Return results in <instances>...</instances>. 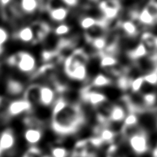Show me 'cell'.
<instances>
[{
	"label": "cell",
	"mask_w": 157,
	"mask_h": 157,
	"mask_svg": "<svg viewBox=\"0 0 157 157\" xmlns=\"http://www.w3.org/2000/svg\"><path fill=\"white\" fill-rule=\"evenodd\" d=\"M144 82V76H140V77H137V78H133L131 86H130V89L132 90V91L133 93L136 94L137 92H139L141 89V87L143 86Z\"/></svg>",
	"instance_id": "30"
},
{
	"label": "cell",
	"mask_w": 157,
	"mask_h": 157,
	"mask_svg": "<svg viewBox=\"0 0 157 157\" xmlns=\"http://www.w3.org/2000/svg\"><path fill=\"white\" fill-rule=\"evenodd\" d=\"M63 4L65 6H68V7H73L77 5L78 3V0H63Z\"/></svg>",
	"instance_id": "36"
},
{
	"label": "cell",
	"mask_w": 157,
	"mask_h": 157,
	"mask_svg": "<svg viewBox=\"0 0 157 157\" xmlns=\"http://www.w3.org/2000/svg\"><path fill=\"white\" fill-rule=\"evenodd\" d=\"M81 96L84 101H86V102L93 106H101L107 101V98L104 94L92 90L91 86L86 87L83 90Z\"/></svg>",
	"instance_id": "8"
},
{
	"label": "cell",
	"mask_w": 157,
	"mask_h": 157,
	"mask_svg": "<svg viewBox=\"0 0 157 157\" xmlns=\"http://www.w3.org/2000/svg\"><path fill=\"white\" fill-rule=\"evenodd\" d=\"M52 157H68V151L63 147L56 146L51 150Z\"/></svg>",
	"instance_id": "29"
},
{
	"label": "cell",
	"mask_w": 157,
	"mask_h": 157,
	"mask_svg": "<svg viewBox=\"0 0 157 157\" xmlns=\"http://www.w3.org/2000/svg\"><path fill=\"white\" fill-rule=\"evenodd\" d=\"M108 157H113V156H108Z\"/></svg>",
	"instance_id": "43"
},
{
	"label": "cell",
	"mask_w": 157,
	"mask_h": 157,
	"mask_svg": "<svg viewBox=\"0 0 157 157\" xmlns=\"http://www.w3.org/2000/svg\"><path fill=\"white\" fill-rule=\"evenodd\" d=\"M22 157H41V150L36 147H31Z\"/></svg>",
	"instance_id": "35"
},
{
	"label": "cell",
	"mask_w": 157,
	"mask_h": 157,
	"mask_svg": "<svg viewBox=\"0 0 157 157\" xmlns=\"http://www.w3.org/2000/svg\"><path fill=\"white\" fill-rule=\"evenodd\" d=\"M2 101H3V98L0 96V105H1V103H2Z\"/></svg>",
	"instance_id": "39"
},
{
	"label": "cell",
	"mask_w": 157,
	"mask_h": 157,
	"mask_svg": "<svg viewBox=\"0 0 157 157\" xmlns=\"http://www.w3.org/2000/svg\"><path fill=\"white\" fill-rule=\"evenodd\" d=\"M101 67L105 69H110L118 65V60L116 57L113 56H101V62H100Z\"/></svg>",
	"instance_id": "22"
},
{
	"label": "cell",
	"mask_w": 157,
	"mask_h": 157,
	"mask_svg": "<svg viewBox=\"0 0 157 157\" xmlns=\"http://www.w3.org/2000/svg\"><path fill=\"white\" fill-rule=\"evenodd\" d=\"M9 39V33L5 28L0 26V54L4 51V45Z\"/></svg>",
	"instance_id": "32"
},
{
	"label": "cell",
	"mask_w": 157,
	"mask_h": 157,
	"mask_svg": "<svg viewBox=\"0 0 157 157\" xmlns=\"http://www.w3.org/2000/svg\"><path fill=\"white\" fill-rule=\"evenodd\" d=\"M97 137L101 139L102 143H113L116 133L109 128H103L99 130V135Z\"/></svg>",
	"instance_id": "21"
},
{
	"label": "cell",
	"mask_w": 157,
	"mask_h": 157,
	"mask_svg": "<svg viewBox=\"0 0 157 157\" xmlns=\"http://www.w3.org/2000/svg\"><path fill=\"white\" fill-rule=\"evenodd\" d=\"M85 123V115L81 107L68 103L58 113L52 114V128L55 133L67 135L75 133Z\"/></svg>",
	"instance_id": "1"
},
{
	"label": "cell",
	"mask_w": 157,
	"mask_h": 157,
	"mask_svg": "<svg viewBox=\"0 0 157 157\" xmlns=\"http://www.w3.org/2000/svg\"><path fill=\"white\" fill-rule=\"evenodd\" d=\"M10 2L11 0H0V4H2V5H4V6H6V5H8Z\"/></svg>",
	"instance_id": "37"
},
{
	"label": "cell",
	"mask_w": 157,
	"mask_h": 157,
	"mask_svg": "<svg viewBox=\"0 0 157 157\" xmlns=\"http://www.w3.org/2000/svg\"><path fill=\"white\" fill-rule=\"evenodd\" d=\"M15 137L14 132L11 129H5L0 134V155L14 146Z\"/></svg>",
	"instance_id": "9"
},
{
	"label": "cell",
	"mask_w": 157,
	"mask_h": 157,
	"mask_svg": "<svg viewBox=\"0 0 157 157\" xmlns=\"http://www.w3.org/2000/svg\"><path fill=\"white\" fill-rule=\"evenodd\" d=\"M117 26L124 34L129 37H134L138 35V28L132 21H120L117 23Z\"/></svg>",
	"instance_id": "15"
},
{
	"label": "cell",
	"mask_w": 157,
	"mask_h": 157,
	"mask_svg": "<svg viewBox=\"0 0 157 157\" xmlns=\"http://www.w3.org/2000/svg\"><path fill=\"white\" fill-rule=\"evenodd\" d=\"M55 102V90L48 86L39 87V103L45 106H51Z\"/></svg>",
	"instance_id": "10"
},
{
	"label": "cell",
	"mask_w": 157,
	"mask_h": 157,
	"mask_svg": "<svg viewBox=\"0 0 157 157\" xmlns=\"http://www.w3.org/2000/svg\"><path fill=\"white\" fill-rule=\"evenodd\" d=\"M126 117V112L122 106L114 105L111 106L109 113V121L113 123H120L124 121Z\"/></svg>",
	"instance_id": "14"
},
{
	"label": "cell",
	"mask_w": 157,
	"mask_h": 157,
	"mask_svg": "<svg viewBox=\"0 0 157 157\" xmlns=\"http://www.w3.org/2000/svg\"><path fill=\"white\" fill-rule=\"evenodd\" d=\"M111 84H112V79L102 74L96 75V77L93 78L92 83H91L92 87H104V86H109Z\"/></svg>",
	"instance_id": "23"
},
{
	"label": "cell",
	"mask_w": 157,
	"mask_h": 157,
	"mask_svg": "<svg viewBox=\"0 0 157 157\" xmlns=\"http://www.w3.org/2000/svg\"><path fill=\"white\" fill-rule=\"evenodd\" d=\"M141 43L146 48L148 53L157 52V36L151 32H144L141 36Z\"/></svg>",
	"instance_id": "12"
},
{
	"label": "cell",
	"mask_w": 157,
	"mask_h": 157,
	"mask_svg": "<svg viewBox=\"0 0 157 157\" xmlns=\"http://www.w3.org/2000/svg\"><path fill=\"white\" fill-rule=\"evenodd\" d=\"M146 55H148V51H147L146 48L141 42L137 46L136 48L128 52V57L131 60H138L140 58L145 57Z\"/></svg>",
	"instance_id": "19"
},
{
	"label": "cell",
	"mask_w": 157,
	"mask_h": 157,
	"mask_svg": "<svg viewBox=\"0 0 157 157\" xmlns=\"http://www.w3.org/2000/svg\"><path fill=\"white\" fill-rule=\"evenodd\" d=\"M91 1H97V0H91Z\"/></svg>",
	"instance_id": "42"
},
{
	"label": "cell",
	"mask_w": 157,
	"mask_h": 157,
	"mask_svg": "<svg viewBox=\"0 0 157 157\" xmlns=\"http://www.w3.org/2000/svg\"><path fill=\"white\" fill-rule=\"evenodd\" d=\"M41 157H52V156H49V155H41Z\"/></svg>",
	"instance_id": "41"
},
{
	"label": "cell",
	"mask_w": 157,
	"mask_h": 157,
	"mask_svg": "<svg viewBox=\"0 0 157 157\" xmlns=\"http://www.w3.org/2000/svg\"><path fill=\"white\" fill-rule=\"evenodd\" d=\"M90 43L92 44L93 48L101 52L106 48V45H107V40H106V37L98 38V39H96V40L91 41Z\"/></svg>",
	"instance_id": "28"
},
{
	"label": "cell",
	"mask_w": 157,
	"mask_h": 157,
	"mask_svg": "<svg viewBox=\"0 0 157 157\" xmlns=\"http://www.w3.org/2000/svg\"><path fill=\"white\" fill-rule=\"evenodd\" d=\"M142 101H143L144 106H146V108H150L154 106V105L156 102V95L155 93H146L141 96Z\"/></svg>",
	"instance_id": "26"
},
{
	"label": "cell",
	"mask_w": 157,
	"mask_h": 157,
	"mask_svg": "<svg viewBox=\"0 0 157 157\" xmlns=\"http://www.w3.org/2000/svg\"><path fill=\"white\" fill-rule=\"evenodd\" d=\"M132 81H133V78L129 77L128 75H124L117 78V85L118 86V88H120L121 90H126L128 88H130Z\"/></svg>",
	"instance_id": "25"
},
{
	"label": "cell",
	"mask_w": 157,
	"mask_h": 157,
	"mask_svg": "<svg viewBox=\"0 0 157 157\" xmlns=\"http://www.w3.org/2000/svg\"><path fill=\"white\" fill-rule=\"evenodd\" d=\"M70 31V27L66 24H60L55 28L54 33L57 36H64Z\"/></svg>",
	"instance_id": "34"
},
{
	"label": "cell",
	"mask_w": 157,
	"mask_h": 157,
	"mask_svg": "<svg viewBox=\"0 0 157 157\" xmlns=\"http://www.w3.org/2000/svg\"><path fill=\"white\" fill-rule=\"evenodd\" d=\"M89 57L83 49H76L64 61V72L74 80L83 81L87 78L86 64Z\"/></svg>",
	"instance_id": "2"
},
{
	"label": "cell",
	"mask_w": 157,
	"mask_h": 157,
	"mask_svg": "<svg viewBox=\"0 0 157 157\" xmlns=\"http://www.w3.org/2000/svg\"><path fill=\"white\" fill-rule=\"evenodd\" d=\"M68 10L66 7H59L49 10V15L52 21L56 22H62L68 17Z\"/></svg>",
	"instance_id": "18"
},
{
	"label": "cell",
	"mask_w": 157,
	"mask_h": 157,
	"mask_svg": "<svg viewBox=\"0 0 157 157\" xmlns=\"http://www.w3.org/2000/svg\"><path fill=\"white\" fill-rule=\"evenodd\" d=\"M148 14L153 19L155 25L157 24V1L156 0H150L145 6L143 8Z\"/></svg>",
	"instance_id": "24"
},
{
	"label": "cell",
	"mask_w": 157,
	"mask_h": 157,
	"mask_svg": "<svg viewBox=\"0 0 157 157\" xmlns=\"http://www.w3.org/2000/svg\"><path fill=\"white\" fill-rule=\"evenodd\" d=\"M107 29H108V21L105 19L97 20L96 24L86 31V39L90 43L96 39L106 37Z\"/></svg>",
	"instance_id": "6"
},
{
	"label": "cell",
	"mask_w": 157,
	"mask_h": 157,
	"mask_svg": "<svg viewBox=\"0 0 157 157\" xmlns=\"http://www.w3.org/2000/svg\"><path fill=\"white\" fill-rule=\"evenodd\" d=\"M138 125V116L133 113H129L126 116L125 119L123 121V127H133Z\"/></svg>",
	"instance_id": "31"
},
{
	"label": "cell",
	"mask_w": 157,
	"mask_h": 157,
	"mask_svg": "<svg viewBox=\"0 0 157 157\" xmlns=\"http://www.w3.org/2000/svg\"><path fill=\"white\" fill-rule=\"evenodd\" d=\"M97 22V19L96 18L90 17V16H86L81 19V21L79 22V25L82 29H84L85 31H87L90 28L94 26Z\"/></svg>",
	"instance_id": "27"
},
{
	"label": "cell",
	"mask_w": 157,
	"mask_h": 157,
	"mask_svg": "<svg viewBox=\"0 0 157 157\" xmlns=\"http://www.w3.org/2000/svg\"><path fill=\"white\" fill-rule=\"evenodd\" d=\"M99 9L104 16L103 19L108 21L118 15L122 10V4L120 0H102L99 4Z\"/></svg>",
	"instance_id": "5"
},
{
	"label": "cell",
	"mask_w": 157,
	"mask_h": 157,
	"mask_svg": "<svg viewBox=\"0 0 157 157\" xmlns=\"http://www.w3.org/2000/svg\"><path fill=\"white\" fill-rule=\"evenodd\" d=\"M153 157H157V144L155 148V150L153 151Z\"/></svg>",
	"instance_id": "38"
},
{
	"label": "cell",
	"mask_w": 157,
	"mask_h": 157,
	"mask_svg": "<svg viewBox=\"0 0 157 157\" xmlns=\"http://www.w3.org/2000/svg\"><path fill=\"white\" fill-rule=\"evenodd\" d=\"M24 86L20 81L14 79H9L7 82V91L13 96H17L23 92Z\"/></svg>",
	"instance_id": "20"
},
{
	"label": "cell",
	"mask_w": 157,
	"mask_h": 157,
	"mask_svg": "<svg viewBox=\"0 0 157 157\" xmlns=\"http://www.w3.org/2000/svg\"><path fill=\"white\" fill-rule=\"evenodd\" d=\"M131 149L137 155H144L149 150V139L148 134L143 129L139 128L135 133L128 138Z\"/></svg>",
	"instance_id": "4"
},
{
	"label": "cell",
	"mask_w": 157,
	"mask_h": 157,
	"mask_svg": "<svg viewBox=\"0 0 157 157\" xmlns=\"http://www.w3.org/2000/svg\"><path fill=\"white\" fill-rule=\"evenodd\" d=\"M15 37L23 42H31L35 40V34L31 26L21 28L15 34Z\"/></svg>",
	"instance_id": "16"
},
{
	"label": "cell",
	"mask_w": 157,
	"mask_h": 157,
	"mask_svg": "<svg viewBox=\"0 0 157 157\" xmlns=\"http://www.w3.org/2000/svg\"><path fill=\"white\" fill-rule=\"evenodd\" d=\"M32 29L35 34V40L41 41L44 39L50 32V26L47 23L42 21H37L32 24Z\"/></svg>",
	"instance_id": "13"
},
{
	"label": "cell",
	"mask_w": 157,
	"mask_h": 157,
	"mask_svg": "<svg viewBox=\"0 0 157 157\" xmlns=\"http://www.w3.org/2000/svg\"><path fill=\"white\" fill-rule=\"evenodd\" d=\"M32 104L25 99H18L12 101L8 105L7 113L10 117L20 116L22 113L31 112Z\"/></svg>",
	"instance_id": "7"
},
{
	"label": "cell",
	"mask_w": 157,
	"mask_h": 157,
	"mask_svg": "<svg viewBox=\"0 0 157 157\" xmlns=\"http://www.w3.org/2000/svg\"><path fill=\"white\" fill-rule=\"evenodd\" d=\"M154 70H155V71L157 73V66H155V68H154Z\"/></svg>",
	"instance_id": "40"
},
{
	"label": "cell",
	"mask_w": 157,
	"mask_h": 157,
	"mask_svg": "<svg viewBox=\"0 0 157 157\" xmlns=\"http://www.w3.org/2000/svg\"><path fill=\"white\" fill-rule=\"evenodd\" d=\"M9 63L14 66L22 73L31 74L36 67V60L33 55L28 52H19L9 58Z\"/></svg>",
	"instance_id": "3"
},
{
	"label": "cell",
	"mask_w": 157,
	"mask_h": 157,
	"mask_svg": "<svg viewBox=\"0 0 157 157\" xmlns=\"http://www.w3.org/2000/svg\"><path fill=\"white\" fill-rule=\"evenodd\" d=\"M19 6H20L21 10L25 14H33L39 8V1L38 0H21Z\"/></svg>",
	"instance_id": "17"
},
{
	"label": "cell",
	"mask_w": 157,
	"mask_h": 157,
	"mask_svg": "<svg viewBox=\"0 0 157 157\" xmlns=\"http://www.w3.org/2000/svg\"><path fill=\"white\" fill-rule=\"evenodd\" d=\"M25 141L31 145L39 143L42 138V130L40 127H29L24 132Z\"/></svg>",
	"instance_id": "11"
},
{
	"label": "cell",
	"mask_w": 157,
	"mask_h": 157,
	"mask_svg": "<svg viewBox=\"0 0 157 157\" xmlns=\"http://www.w3.org/2000/svg\"><path fill=\"white\" fill-rule=\"evenodd\" d=\"M144 82L149 83L152 86H157V73L155 70L151 71L144 76Z\"/></svg>",
	"instance_id": "33"
}]
</instances>
